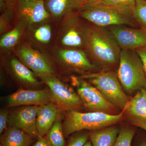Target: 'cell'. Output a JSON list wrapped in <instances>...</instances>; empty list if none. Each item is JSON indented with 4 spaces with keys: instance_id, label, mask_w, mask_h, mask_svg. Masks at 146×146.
Listing matches in <instances>:
<instances>
[{
    "instance_id": "obj_5",
    "label": "cell",
    "mask_w": 146,
    "mask_h": 146,
    "mask_svg": "<svg viewBox=\"0 0 146 146\" xmlns=\"http://www.w3.org/2000/svg\"><path fill=\"white\" fill-rule=\"evenodd\" d=\"M81 77L96 87L112 104L116 107L124 109L129 99L124 91L117 72L102 70L83 75Z\"/></svg>"
},
{
    "instance_id": "obj_17",
    "label": "cell",
    "mask_w": 146,
    "mask_h": 146,
    "mask_svg": "<svg viewBox=\"0 0 146 146\" xmlns=\"http://www.w3.org/2000/svg\"><path fill=\"white\" fill-rule=\"evenodd\" d=\"M120 130V128L118 126H109L91 131L89 138L93 146H114Z\"/></svg>"
},
{
    "instance_id": "obj_1",
    "label": "cell",
    "mask_w": 146,
    "mask_h": 146,
    "mask_svg": "<svg viewBox=\"0 0 146 146\" xmlns=\"http://www.w3.org/2000/svg\"><path fill=\"white\" fill-rule=\"evenodd\" d=\"M91 25L86 51L103 70H112L119 66L121 49L106 28Z\"/></svg>"
},
{
    "instance_id": "obj_31",
    "label": "cell",
    "mask_w": 146,
    "mask_h": 146,
    "mask_svg": "<svg viewBox=\"0 0 146 146\" xmlns=\"http://www.w3.org/2000/svg\"><path fill=\"white\" fill-rule=\"evenodd\" d=\"M102 0H76L77 10L86 6L94 4L100 2Z\"/></svg>"
},
{
    "instance_id": "obj_35",
    "label": "cell",
    "mask_w": 146,
    "mask_h": 146,
    "mask_svg": "<svg viewBox=\"0 0 146 146\" xmlns=\"http://www.w3.org/2000/svg\"><path fill=\"white\" fill-rule=\"evenodd\" d=\"M83 146H92V144H91V142L90 141H88L87 142L84 144V145Z\"/></svg>"
},
{
    "instance_id": "obj_10",
    "label": "cell",
    "mask_w": 146,
    "mask_h": 146,
    "mask_svg": "<svg viewBox=\"0 0 146 146\" xmlns=\"http://www.w3.org/2000/svg\"><path fill=\"white\" fill-rule=\"evenodd\" d=\"M106 28L114 36L121 50H136L146 47L145 27L117 25Z\"/></svg>"
},
{
    "instance_id": "obj_2",
    "label": "cell",
    "mask_w": 146,
    "mask_h": 146,
    "mask_svg": "<svg viewBox=\"0 0 146 146\" xmlns=\"http://www.w3.org/2000/svg\"><path fill=\"white\" fill-rule=\"evenodd\" d=\"M78 11L82 18L97 26L140 27L133 18V11L128 7L96 3L86 6Z\"/></svg>"
},
{
    "instance_id": "obj_8",
    "label": "cell",
    "mask_w": 146,
    "mask_h": 146,
    "mask_svg": "<svg viewBox=\"0 0 146 146\" xmlns=\"http://www.w3.org/2000/svg\"><path fill=\"white\" fill-rule=\"evenodd\" d=\"M74 82L82 104L91 112L110 114L116 108V106L108 102L96 87L85 79L82 77L74 78Z\"/></svg>"
},
{
    "instance_id": "obj_25",
    "label": "cell",
    "mask_w": 146,
    "mask_h": 146,
    "mask_svg": "<svg viewBox=\"0 0 146 146\" xmlns=\"http://www.w3.org/2000/svg\"><path fill=\"white\" fill-rule=\"evenodd\" d=\"M34 37L38 42L47 44L52 37V30L49 25H44L39 27L35 31Z\"/></svg>"
},
{
    "instance_id": "obj_12",
    "label": "cell",
    "mask_w": 146,
    "mask_h": 146,
    "mask_svg": "<svg viewBox=\"0 0 146 146\" xmlns=\"http://www.w3.org/2000/svg\"><path fill=\"white\" fill-rule=\"evenodd\" d=\"M17 54L22 63L37 76H54V68L50 61L38 51L23 45L18 49Z\"/></svg>"
},
{
    "instance_id": "obj_26",
    "label": "cell",
    "mask_w": 146,
    "mask_h": 146,
    "mask_svg": "<svg viewBox=\"0 0 146 146\" xmlns=\"http://www.w3.org/2000/svg\"><path fill=\"white\" fill-rule=\"evenodd\" d=\"M89 137V132L76 133L71 137L67 146H83L88 141Z\"/></svg>"
},
{
    "instance_id": "obj_27",
    "label": "cell",
    "mask_w": 146,
    "mask_h": 146,
    "mask_svg": "<svg viewBox=\"0 0 146 146\" xmlns=\"http://www.w3.org/2000/svg\"><path fill=\"white\" fill-rule=\"evenodd\" d=\"M137 0H102L98 3L128 7L133 11Z\"/></svg>"
},
{
    "instance_id": "obj_16",
    "label": "cell",
    "mask_w": 146,
    "mask_h": 146,
    "mask_svg": "<svg viewBox=\"0 0 146 146\" xmlns=\"http://www.w3.org/2000/svg\"><path fill=\"white\" fill-rule=\"evenodd\" d=\"M58 113V106L52 102L39 106L36 119L38 138L44 137L49 131L57 119Z\"/></svg>"
},
{
    "instance_id": "obj_15",
    "label": "cell",
    "mask_w": 146,
    "mask_h": 146,
    "mask_svg": "<svg viewBox=\"0 0 146 146\" xmlns=\"http://www.w3.org/2000/svg\"><path fill=\"white\" fill-rule=\"evenodd\" d=\"M123 110L133 125L139 128L146 125V89L138 91L129 99Z\"/></svg>"
},
{
    "instance_id": "obj_29",
    "label": "cell",
    "mask_w": 146,
    "mask_h": 146,
    "mask_svg": "<svg viewBox=\"0 0 146 146\" xmlns=\"http://www.w3.org/2000/svg\"><path fill=\"white\" fill-rule=\"evenodd\" d=\"M9 115L8 112L5 109H2L0 112V133L2 134L6 129L7 126L8 124Z\"/></svg>"
},
{
    "instance_id": "obj_30",
    "label": "cell",
    "mask_w": 146,
    "mask_h": 146,
    "mask_svg": "<svg viewBox=\"0 0 146 146\" xmlns=\"http://www.w3.org/2000/svg\"><path fill=\"white\" fill-rule=\"evenodd\" d=\"M141 129V128H140ZM143 132L138 134L136 136V140L135 138H133V140H134L133 146H146V131L143 129Z\"/></svg>"
},
{
    "instance_id": "obj_34",
    "label": "cell",
    "mask_w": 146,
    "mask_h": 146,
    "mask_svg": "<svg viewBox=\"0 0 146 146\" xmlns=\"http://www.w3.org/2000/svg\"><path fill=\"white\" fill-rule=\"evenodd\" d=\"M32 146H49L46 137L38 138V141Z\"/></svg>"
},
{
    "instance_id": "obj_22",
    "label": "cell",
    "mask_w": 146,
    "mask_h": 146,
    "mask_svg": "<svg viewBox=\"0 0 146 146\" xmlns=\"http://www.w3.org/2000/svg\"><path fill=\"white\" fill-rule=\"evenodd\" d=\"M25 26L22 23L3 36L0 41L1 48L9 49L15 46L21 38Z\"/></svg>"
},
{
    "instance_id": "obj_6",
    "label": "cell",
    "mask_w": 146,
    "mask_h": 146,
    "mask_svg": "<svg viewBox=\"0 0 146 146\" xmlns=\"http://www.w3.org/2000/svg\"><path fill=\"white\" fill-rule=\"evenodd\" d=\"M64 17L59 36L60 44L68 48L85 49L91 34V24L78 12L73 11Z\"/></svg>"
},
{
    "instance_id": "obj_9",
    "label": "cell",
    "mask_w": 146,
    "mask_h": 146,
    "mask_svg": "<svg viewBox=\"0 0 146 146\" xmlns=\"http://www.w3.org/2000/svg\"><path fill=\"white\" fill-rule=\"evenodd\" d=\"M55 55L57 60L64 67L74 72L87 74L94 72L98 68L90 60L86 51L83 49H58Z\"/></svg>"
},
{
    "instance_id": "obj_19",
    "label": "cell",
    "mask_w": 146,
    "mask_h": 146,
    "mask_svg": "<svg viewBox=\"0 0 146 146\" xmlns=\"http://www.w3.org/2000/svg\"><path fill=\"white\" fill-rule=\"evenodd\" d=\"M45 7L50 16L56 18L65 17L77 10L76 0H45Z\"/></svg>"
},
{
    "instance_id": "obj_33",
    "label": "cell",
    "mask_w": 146,
    "mask_h": 146,
    "mask_svg": "<svg viewBox=\"0 0 146 146\" xmlns=\"http://www.w3.org/2000/svg\"><path fill=\"white\" fill-rule=\"evenodd\" d=\"M140 55L143 62V66L146 77V47L136 50Z\"/></svg>"
},
{
    "instance_id": "obj_24",
    "label": "cell",
    "mask_w": 146,
    "mask_h": 146,
    "mask_svg": "<svg viewBox=\"0 0 146 146\" xmlns=\"http://www.w3.org/2000/svg\"><path fill=\"white\" fill-rule=\"evenodd\" d=\"M134 20L141 27L146 28V0H137L133 11Z\"/></svg>"
},
{
    "instance_id": "obj_28",
    "label": "cell",
    "mask_w": 146,
    "mask_h": 146,
    "mask_svg": "<svg viewBox=\"0 0 146 146\" xmlns=\"http://www.w3.org/2000/svg\"><path fill=\"white\" fill-rule=\"evenodd\" d=\"M1 16V33H3L8 28L10 17L12 12V8H8L4 11Z\"/></svg>"
},
{
    "instance_id": "obj_23",
    "label": "cell",
    "mask_w": 146,
    "mask_h": 146,
    "mask_svg": "<svg viewBox=\"0 0 146 146\" xmlns=\"http://www.w3.org/2000/svg\"><path fill=\"white\" fill-rule=\"evenodd\" d=\"M136 133V130L133 128L129 127L120 128L119 133L114 146H131Z\"/></svg>"
},
{
    "instance_id": "obj_3",
    "label": "cell",
    "mask_w": 146,
    "mask_h": 146,
    "mask_svg": "<svg viewBox=\"0 0 146 146\" xmlns=\"http://www.w3.org/2000/svg\"><path fill=\"white\" fill-rule=\"evenodd\" d=\"M123 112L112 115L100 112H81L77 110L67 111L63 125V133L67 137L82 130H98L114 125L120 121Z\"/></svg>"
},
{
    "instance_id": "obj_37",
    "label": "cell",
    "mask_w": 146,
    "mask_h": 146,
    "mask_svg": "<svg viewBox=\"0 0 146 146\" xmlns=\"http://www.w3.org/2000/svg\"><path fill=\"white\" fill-rule=\"evenodd\" d=\"M0 146H3L2 145H1H1H0Z\"/></svg>"
},
{
    "instance_id": "obj_11",
    "label": "cell",
    "mask_w": 146,
    "mask_h": 146,
    "mask_svg": "<svg viewBox=\"0 0 146 146\" xmlns=\"http://www.w3.org/2000/svg\"><path fill=\"white\" fill-rule=\"evenodd\" d=\"M16 11L20 21L25 25L43 23L50 16L44 0H18Z\"/></svg>"
},
{
    "instance_id": "obj_32",
    "label": "cell",
    "mask_w": 146,
    "mask_h": 146,
    "mask_svg": "<svg viewBox=\"0 0 146 146\" xmlns=\"http://www.w3.org/2000/svg\"><path fill=\"white\" fill-rule=\"evenodd\" d=\"M18 0H0L1 10L4 11L7 8H12Z\"/></svg>"
},
{
    "instance_id": "obj_21",
    "label": "cell",
    "mask_w": 146,
    "mask_h": 146,
    "mask_svg": "<svg viewBox=\"0 0 146 146\" xmlns=\"http://www.w3.org/2000/svg\"><path fill=\"white\" fill-rule=\"evenodd\" d=\"M49 146H65L63 125L60 118L56 119L52 127L47 133Z\"/></svg>"
},
{
    "instance_id": "obj_7",
    "label": "cell",
    "mask_w": 146,
    "mask_h": 146,
    "mask_svg": "<svg viewBox=\"0 0 146 146\" xmlns=\"http://www.w3.org/2000/svg\"><path fill=\"white\" fill-rule=\"evenodd\" d=\"M38 76L48 87L51 102L58 107L68 111L77 110L83 105L77 93L60 81L55 76Z\"/></svg>"
},
{
    "instance_id": "obj_13",
    "label": "cell",
    "mask_w": 146,
    "mask_h": 146,
    "mask_svg": "<svg viewBox=\"0 0 146 146\" xmlns=\"http://www.w3.org/2000/svg\"><path fill=\"white\" fill-rule=\"evenodd\" d=\"M39 106H27L20 108L9 115V127L17 128L33 138H38L36 127V119Z\"/></svg>"
},
{
    "instance_id": "obj_4",
    "label": "cell",
    "mask_w": 146,
    "mask_h": 146,
    "mask_svg": "<svg viewBox=\"0 0 146 146\" xmlns=\"http://www.w3.org/2000/svg\"><path fill=\"white\" fill-rule=\"evenodd\" d=\"M117 74L123 89L128 94L146 89L143 62L136 50H121Z\"/></svg>"
},
{
    "instance_id": "obj_36",
    "label": "cell",
    "mask_w": 146,
    "mask_h": 146,
    "mask_svg": "<svg viewBox=\"0 0 146 146\" xmlns=\"http://www.w3.org/2000/svg\"><path fill=\"white\" fill-rule=\"evenodd\" d=\"M139 128L141 129H143L144 130L146 131V125L141 126Z\"/></svg>"
},
{
    "instance_id": "obj_18",
    "label": "cell",
    "mask_w": 146,
    "mask_h": 146,
    "mask_svg": "<svg viewBox=\"0 0 146 146\" xmlns=\"http://www.w3.org/2000/svg\"><path fill=\"white\" fill-rule=\"evenodd\" d=\"M33 138L19 129L9 127L2 134L1 144L3 146H30Z\"/></svg>"
},
{
    "instance_id": "obj_20",
    "label": "cell",
    "mask_w": 146,
    "mask_h": 146,
    "mask_svg": "<svg viewBox=\"0 0 146 146\" xmlns=\"http://www.w3.org/2000/svg\"><path fill=\"white\" fill-rule=\"evenodd\" d=\"M10 64L14 76L21 83L29 86L40 85V82L35 77V74L20 60L17 58H12Z\"/></svg>"
},
{
    "instance_id": "obj_38",
    "label": "cell",
    "mask_w": 146,
    "mask_h": 146,
    "mask_svg": "<svg viewBox=\"0 0 146 146\" xmlns=\"http://www.w3.org/2000/svg\"><path fill=\"white\" fill-rule=\"evenodd\" d=\"M44 1H45V0H44Z\"/></svg>"
},
{
    "instance_id": "obj_14",
    "label": "cell",
    "mask_w": 146,
    "mask_h": 146,
    "mask_svg": "<svg viewBox=\"0 0 146 146\" xmlns=\"http://www.w3.org/2000/svg\"><path fill=\"white\" fill-rule=\"evenodd\" d=\"M51 102L49 90L21 89L9 95L7 99L9 107L39 106Z\"/></svg>"
}]
</instances>
